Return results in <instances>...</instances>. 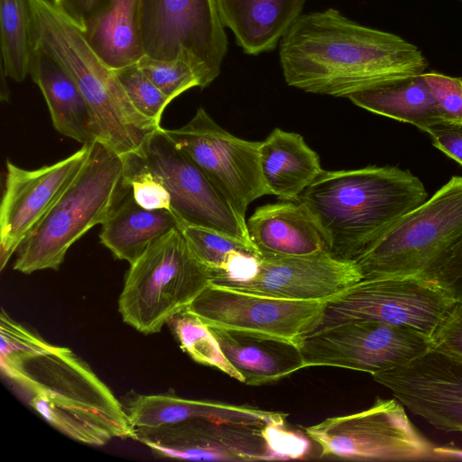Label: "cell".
Wrapping results in <instances>:
<instances>
[{
  "label": "cell",
  "instance_id": "6da1fadb",
  "mask_svg": "<svg viewBox=\"0 0 462 462\" xmlns=\"http://www.w3.org/2000/svg\"><path fill=\"white\" fill-rule=\"evenodd\" d=\"M279 43L287 84L314 94L346 97L421 75L428 67L414 44L361 25L334 8L300 14Z\"/></svg>",
  "mask_w": 462,
  "mask_h": 462
},
{
  "label": "cell",
  "instance_id": "7a4b0ae2",
  "mask_svg": "<svg viewBox=\"0 0 462 462\" xmlns=\"http://www.w3.org/2000/svg\"><path fill=\"white\" fill-rule=\"evenodd\" d=\"M0 366L29 405L70 439L94 446L114 439H134L125 409L69 348L42 338L23 355L0 358Z\"/></svg>",
  "mask_w": 462,
  "mask_h": 462
},
{
  "label": "cell",
  "instance_id": "3957f363",
  "mask_svg": "<svg viewBox=\"0 0 462 462\" xmlns=\"http://www.w3.org/2000/svg\"><path fill=\"white\" fill-rule=\"evenodd\" d=\"M429 198L421 180L395 166L324 171L299 196L328 254L356 261L402 217Z\"/></svg>",
  "mask_w": 462,
  "mask_h": 462
},
{
  "label": "cell",
  "instance_id": "277c9868",
  "mask_svg": "<svg viewBox=\"0 0 462 462\" xmlns=\"http://www.w3.org/2000/svg\"><path fill=\"white\" fill-rule=\"evenodd\" d=\"M32 42L41 45L69 72L79 88L93 119L97 140L121 156L143 154L162 127L132 105L115 70L95 52L81 30L52 0H30Z\"/></svg>",
  "mask_w": 462,
  "mask_h": 462
},
{
  "label": "cell",
  "instance_id": "5b68a950",
  "mask_svg": "<svg viewBox=\"0 0 462 462\" xmlns=\"http://www.w3.org/2000/svg\"><path fill=\"white\" fill-rule=\"evenodd\" d=\"M125 160L96 140L81 169L16 251L14 269L58 270L69 248L102 224L121 190Z\"/></svg>",
  "mask_w": 462,
  "mask_h": 462
},
{
  "label": "cell",
  "instance_id": "8992f818",
  "mask_svg": "<svg viewBox=\"0 0 462 462\" xmlns=\"http://www.w3.org/2000/svg\"><path fill=\"white\" fill-rule=\"evenodd\" d=\"M212 273L193 253L180 228L153 242L132 264L118 300L123 320L148 335L186 310Z\"/></svg>",
  "mask_w": 462,
  "mask_h": 462
},
{
  "label": "cell",
  "instance_id": "52a82bcc",
  "mask_svg": "<svg viewBox=\"0 0 462 462\" xmlns=\"http://www.w3.org/2000/svg\"><path fill=\"white\" fill-rule=\"evenodd\" d=\"M461 241L462 176H452L355 262L363 279H423Z\"/></svg>",
  "mask_w": 462,
  "mask_h": 462
},
{
  "label": "cell",
  "instance_id": "ba28073f",
  "mask_svg": "<svg viewBox=\"0 0 462 462\" xmlns=\"http://www.w3.org/2000/svg\"><path fill=\"white\" fill-rule=\"evenodd\" d=\"M320 457L365 461H443L442 448L412 425L397 399L376 398L366 410L307 427Z\"/></svg>",
  "mask_w": 462,
  "mask_h": 462
},
{
  "label": "cell",
  "instance_id": "9c48e42d",
  "mask_svg": "<svg viewBox=\"0 0 462 462\" xmlns=\"http://www.w3.org/2000/svg\"><path fill=\"white\" fill-rule=\"evenodd\" d=\"M217 0H142L140 40L143 55L182 59L204 88L220 74L227 37Z\"/></svg>",
  "mask_w": 462,
  "mask_h": 462
},
{
  "label": "cell",
  "instance_id": "30bf717a",
  "mask_svg": "<svg viewBox=\"0 0 462 462\" xmlns=\"http://www.w3.org/2000/svg\"><path fill=\"white\" fill-rule=\"evenodd\" d=\"M302 367L335 366L371 375L405 365L430 349L419 331L375 320H349L319 328L300 345Z\"/></svg>",
  "mask_w": 462,
  "mask_h": 462
},
{
  "label": "cell",
  "instance_id": "8fae6325",
  "mask_svg": "<svg viewBox=\"0 0 462 462\" xmlns=\"http://www.w3.org/2000/svg\"><path fill=\"white\" fill-rule=\"evenodd\" d=\"M163 130L205 173L243 221L248 205L269 194L260 169L261 142L233 135L217 125L202 106L180 128Z\"/></svg>",
  "mask_w": 462,
  "mask_h": 462
},
{
  "label": "cell",
  "instance_id": "7c38bea8",
  "mask_svg": "<svg viewBox=\"0 0 462 462\" xmlns=\"http://www.w3.org/2000/svg\"><path fill=\"white\" fill-rule=\"evenodd\" d=\"M453 303L434 283L418 277L362 279L328 300L319 328L365 319L430 337Z\"/></svg>",
  "mask_w": 462,
  "mask_h": 462
},
{
  "label": "cell",
  "instance_id": "4fadbf2b",
  "mask_svg": "<svg viewBox=\"0 0 462 462\" xmlns=\"http://www.w3.org/2000/svg\"><path fill=\"white\" fill-rule=\"evenodd\" d=\"M330 299H281L209 282L187 309L209 328L274 337L300 347L319 328Z\"/></svg>",
  "mask_w": 462,
  "mask_h": 462
},
{
  "label": "cell",
  "instance_id": "5bb4252c",
  "mask_svg": "<svg viewBox=\"0 0 462 462\" xmlns=\"http://www.w3.org/2000/svg\"><path fill=\"white\" fill-rule=\"evenodd\" d=\"M144 153L162 178L171 195V211L180 220L224 233L253 246L246 222L163 128L151 136Z\"/></svg>",
  "mask_w": 462,
  "mask_h": 462
},
{
  "label": "cell",
  "instance_id": "9a60e30c",
  "mask_svg": "<svg viewBox=\"0 0 462 462\" xmlns=\"http://www.w3.org/2000/svg\"><path fill=\"white\" fill-rule=\"evenodd\" d=\"M88 152L89 144L82 145L69 157L35 170L6 162L0 206L1 270L76 177Z\"/></svg>",
  "mask_w": 462,
  "mask_h": 462
},
{
  "label": "cell",
  "instance_id": "2e32d148",
  "mask_svg": "<svg viewBox=\"0 0 462 462\" xmlns=\"http://www.w3.org/2000/svg\"><path fill=\"white\" fill-rule=\"evenodd\" d=\"M372 377L437 430L462 431V362L430 349L405 365Z\"/></svg>",
  "mask_w": 462,
  "mask_h": 462
},
{
  "label": "cell",
  "instance_id": "e0dca14e",
  "mask_svg": "<svg viewBox=\"0 0 462 462\" xmlns=\"http://www.w3.org/2000/svg\"><path fill=\"white\" fill-rule=\"evenodd\" d=\"M264 425L193 419L134 429V439L163 457L210 461L272 460L262 437Z\"/></svg>",
  "mask_w": 462,
  "mask_h": 462
},
{
  "label": "cell",
  "instance_id": "ac0fdd59",
  "mask_svg": "<svg viewBox=\"0 0 462 462\" xmlns=\"http://www.w3.org/2000/svg\"><path fill=\"white\" fill-rule=\"evenodd\" d=\"M362 279L356 262L321 253L260 258L252 280L221 286L268 297L316 300L333 298Z\"/></svg>",
  "mask_w": 462,
  "mask_h": 462
},
{
  "label": "cell",
  "instance_id": "d6986e66",
  "mask_svg": "<svg viewBox=\"0 0 462 462\" xmlns=\"http://www.w3.org/2000/svg\"><path fill=\"white\" fill-rule=\"evenodd\" d=\"M246 226L250 241L261 258L328 253L317 222L299 200L261 206L246 221Z\"/></svg>",
  "mask_w": 462,
  "mask_h": 462
},
{
  "label": "cell",
  "instance_id": "ffe728a7",
  "mask_svg": "<svg viewBox=\"0 0 462 462\" xmlns=\"http://www.w3.org/2000/svg\"><path fill=\"white\" fill-rule=\"evenodd\" d=\"M32 43L29 75L45 98L54 128L82 145L93 143L97 140L93 119L77 83L41 45Z\"/></svg>",
  "mask_w": 462,
  "mask_h": 462
},
{
  "label": "cell",
  "instance_id": "44dd1931",
  "mask_svg": "<svg viewBox=\"0 0 462 462\" xmlns=\"http://www.w3.org/2000/svg\"><path fill=\"white\" fill-rule=\"evenodd\" d=\"M125 411L134 429L160 427L193 419L265 425L286 418L284 413L255 407L190 400L171 394L137 395L130 401Z\"/></svg>",
  "mask_w": 462,
  "mask_h": 462
},
{
  "label": "cell",
  "instance_id": "7402d4cb",
  "mask_svg": "<svg viewBox=\"0 0 462 462\" xmlns=\"http://www.w3.org/2000/svg\"><path fill=\"white\" fill-rule=\"evenodd\" d=\"M306 0H217L220 18L250 55L273 50L301 14Z\"/></svg>",
  "mask_w": 462,
  "mask_h": 462
},
{
  "label": "cell",
  "instance_id": "603a6c76",
  "mask_svg": "<svg viewBox=\"0 0 462 462\" xmlns=\"http://www.w3.org/2000/svg\"><path fill=\"white\" fill-rule=\"evenodd\" d=\"M209 328L245 384L271 383L303 368L300 348L293 344L265 336Z\"/></svg>",
  "mask_w": 462,
  "mask_h": 462
},
{
  "label": "cell",
  "instance_id": "cb8c5ba5",
  "mask_svg": "<svg viewBox=\"0 0 462 462\" xmlns=\"http://www.w3.org/2000/svg\"><path fill=\"white\" fill-rule=\"evenodd\" d=\"M259 161L269 194L282 200H298L323 171L319 155L303 137L280 128H274L261 142Z\"/></svg>",
  "mask_w": 462,
  "mask_h": 462
},
{
  "label": "cell",
  "instance_id": "d4e9b609",
  "mask_svg": "<svg viewBox=\"0 0 462 462\" xmlns=\"http://www.w3.org/2000/svg\"><path fill=\"white\" fill-rule=\"evenodd\" d=\"M178 224L179 218L171 211L142 208L121 183L116 203L101 224L99 238L116 259L132 264L153 242Z\"/></svg>",
  "mask_w": 462,
  "mask_h": 462
},
{
  "label": "cell",
  "instance_id": "484cf974",
  "mask_svg": "<svg viewBox=\"0 0 462 462\" xmlns=\"http://www.w3.org/2000/svg\"><path fill=\"white\" fill-rule=\"evenodd\" d=\"M346 97L369 112L411 124L425 133L443 123L422 74L360 89Z\"/></svg>",
  "mask_w": 462,
  "mask_h": 462
},
{
  "label": "cell",
  "instance_id": "4316f807",
  "mask_svg": "<svg viewBox=\"0 0 462 462\" xmlns=\"http://www.w3.org/2000/svg\"><path fill=\"white\" fill-rule=\"evenodd\" d=\"M141 2L109 0L81 30L95 52L113 69L136 63L143 56L139 29Z\"/></svg>",
  "mask_w": 462,
  "mask_h": 462
},
{
  "label": "cell",
  "instance_id": "83f0119b",
  "mask_svg": "<svg viewBox=\"0 0 462 462\" xmlns=\"http://www.w3.org/2000/svg\"><path fill=\"white\" fill-rule=\"evenodd\" d=\"M1 65L8 78L22 82L29 74L32 51L30 0H0Z\"/></svg>",
  "mask_w": 462,
  "mask_h": 462
},
{
  "label": "cell",
  "instance_id": "f1b7e54d",
  "mask_svg": "<svg viewBox=\"0 0 462 462\" xmlns=\"http://www.w3.org/2000/svg\"><path fill=\"white\" fill-rule=\"evenodd\" d=\"M167 324L180 347L194 361L215 367L244 383L243 376L225 356L209 327L195 314L186 309L173 316Z\"/></svg>",
  "mask_w": 462,
  "mask_h": 462
},
{
  "label": "cell",
  "instance_id": "f546056e",
  "mask_svg": "<svg viewBox=\"0 0 462 462\" xmlns=\"http://www.w3.org/2000/svg\"><path fill=\"white\" fill-rule=\"evenodd\" d=\"M178 227L196 256L210 269L212 276L222 273L240 254L250 252L258 254L254 246L224 233L190 225L180 219Z\"/></svg>",
  "mask_w": 462,
  "mask_h": 462
},
{
  "label": "cell",
  "instance_id": "4dcf8cb0",
  "mask_svg": "<svg viewBox=\"0 0 462 462\" xmlns=\"http://www.w3.org/2000/svg\"><path fill=\"white\" fill-rule=\"evenodd\" d=\"M124 160L121 183L130 190L135 202L149 210L171 211L170 192L145 153H131L124 156Z\"/></svg>",
  "mask_w": 462,
  "mask_h": 462
},
{
  "label": "cell",
  "instance_id": "1f68e13d",
  "mask_svg": "<svg viewBox=\"0 0 462 462\" xmlns=\"http://www.w3.org/2000/svg\"><path fill=\"white\" fill-rule=\"evenodd\" d=\"M114 70L134 107L161 125L162 113L171 100L149 79L137 62Z\"/></svg>",
  "mask_w": 462,
  "mask_h": 462
},
{
  "label": "cell",
  "instance_id": "d6a6232c",
  "mask_svg": "<svg viewBox=\"0 0 462 462\" xmlns=\"http://www.w3.org/2000/svg\"><path fill=\"white\" fill-rule=\"evenodd\" d=\"M137 64L149 79L171 101L188 89L199 87L195 71L182 59L158 60L143 55Z\"/></svg>",
  "mask_w": 462,
  "mask_h": 462
},
{
  "label": "cell",
  "instance_id": "836d02e7",
  "mask_svg": "<svg viewBox=\"0 0 462 462\" xmlns=\"http://www.w3.org/2000/svg\"><path fill=\"white\" fill-rule=\"evenodd\" d=\"M422 76L435 99L443 123L462 124V79L437 72Z\"/></svg>",
  "mask_w": 462,
  "mask_h": 462
},
{
  "label": "cell",
  "instance_id": "e575fe53",
  "mask_svg": "<svg viewBox=\"0 0 462 462\" xmlns=\"http://www.w3.org/2000/svg\"><path fill=\"white\" fill-rule=\"evenodd\" d=\"M272 460L301 459L310 452L308 439L286 427L285 420L271 421L261 430Z\"/></svg>",
  "mask_w": 462,
  "mask_h": 462
},
{
  "label": "cell",
  "instance_id": "d590c367",
  "mask_svg": "<svg viewBox=\"0 0 462 462\" xmlns=\"http://www.w3.org/2000/svg\"><path fill=\"white\" fill-rule=\"evenodd\" d=\"M430 349L462 362V302H454L430 337Z\"/></svg>",
  "mask_w": 462,
  "mask_h": 462
},
{
  "label": "cell",
  "instance_id": "8d00e7d4",
  "mask_svg": "<svg viewBox=\"0 0 462 462\" xmlns=\"http://www.w3.org/2000/svg\"><path fill=\"white\" fill-rule=\"evenodd\" d=\"M423 280L434 283L454 302H462V241Z\"/></svg>",
  "mask_w": 462,
  "mask_h": 462
},
{
  "label": "cell",
  "instance_id": "74e56055",
  "mask_svg": "<svg viewBox=\"0 0 462 462\" xmlns=\"http://www.w3.org/2000/svg\"><path fill=\"white\" fill-rule=\"evenodd\" d=\"M427 134L434 147L462 166V124L440 123Z\"/></svg>",
  "mask_w": 462,
  "mask_h": 462
},
{
  "label": "cell",
  "instance_id": "f35d334b",
  "mask_svg": "<svg viewBox=\"0 0 462 462\" xmlns=\"http://www.w3.org/2000/svg\"><path fill=\"white\" fill-rule=\"evenodd\" d=\"M55 7L83 30L107 5L109 0H52Z\"/></svg>",
  "mask_w": 462,
  "mask_h": 462
},
{
  "label": "cell",
  "instance_id": "ab89813d",
  "mask_svg": "<svg viewBox=\"0 0 462 462\" xmlns=\"http://www.w3.org/2000/svg\"><path fill=\"white\" fill-rule=\"evenodd\" d=\"M8 77L5 73L4 69L1 68V97L2 99H8V88L5 83V79Z\"/></svg>",
  "mask_w": 462,
  "mask_h": 462
},
{
  "label": "cell",
  "instance_id": "60d3db41",
  "mask_svg": "<svg viewBox=\"0 0 462 462\" xmlns=\"http://www.w3.org/2000/svg\"><path fill=\"white\" fill-rule=\"evenodd\" d=\"M460 1H462V0H460Z\"/></svg>",
  "mask_w": 462,
  "mask_h": 462
}]
</instances>
